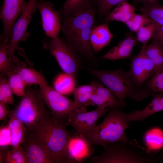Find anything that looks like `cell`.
Listing matches in <instances>:
<instances>
[{"label":"cell","instance_id":"obj_37","mask_svg":"<svg viewBox=\"0 0 163 163\" xmlns=\"http://www.w3.org/2000/svg\"><path fill=\"white\" fill-rule=\"evenodd\" d=\"M11 137L9 128L8 125L0 128V146L1 147L11 145Z\"/></svg>","mask_w":163,"mask_h":163},{"label":"cell","instance_id":"obj_15","mask_svg":"<svg viewBox=\"0 0 163 163\" xmlns=\"http://www.w3.org/2000/svg\"><path fill=\"white\" fill-rule=\"evenodd\" d=\"M21 144L28 163H54L47 150L32 133L29 132Z\"/></svg>","mask_w":163,"mask_h":163},{"label":"cell","instance_id":"obj_14","mask_svg":"<svg viewBox=\"0 0 163 163\" xmlns=\"http://www.w3.org/2000/svg\"><path fill=\"white\" fill-rule=\"evenodd\" d=\"M53 4L46 0L37 1V8L40 13L42 26L47 37L55 38L58 37L61 30L60 13L53 9Z\"/></svg>","mask_w":163,"mask_h":163},{"label":"cell","instance_id":"obj_13","mask_svg":"<svg viewBox=\"0 0 163 163\" xmlns=\"http://www.w3.org/2000/svg\"><path fill=\"white\" fill-rule=\"evenodd\" d=\"M147 43H143L139 53L131 59L129 71L133 79L139 87H143V85L155 72L153 63L145 53Z\"/></svg>","mask_w":163,"mask_h":163},{"label":"cell","instance_id":"obj_8","mask_svg":"<svg viewBox=\"0 0 163 163\" xmlns=\"http://www.w3.org/2000/svg\"><path fill=\"white\" fill-rule=\"evenodd\" d=\"M40 87L41 97L55 118L66 120L71 112L79 109L74 101L66 97L48 85H41Z\"/></svg>","mask_w":163,"mask_h":163},{"label":"cell","instance_id":"obj_34","mask_svg":"<svg viewBox=\"0 0 163 163\" xmlns=\"http://www.w3.org/2000/svg\"><path fill=\"white\" fill-rule=\"evenodd\" d=\"M98 16L105 17L114 7L120 3L129 0H95Z\"/></svg>","mask_w":163,"mask_h":163},{"label":"cell","instance_id":"obj_3","mask_svg":"<svg viewBox=\"0 0 163 163\" xmlns=\"http://www.w3.org/2000/svg\"><path fill=\"white\" fill-rule=\"evenodd\" d=\"M87 69L111 92L123 107L126 106L127 97L139 101L148 97L151 93L145 86H138L129 71H124L122 68L110 71L90 67Z\"/></svg>","mask_w":163,"mask_h":163},{"label":"cell","instance_id":"obj_20","mask_svg":"<svg viewBox=\"0 0 163 163\" xmlns=\"http://www.w3.org/2000/svg\"><path fill=\"white\" fill-rule=\"evenodd\" d=\"M135 11V7L127 1L122 2L117 5L105 17L104 21L107 23L110 21H117L125 24L136 13Z\"/></svg>","mask_w":163,"mask_h":163},{"label":"cell","instance_id":"obj_26","mask_svg":"<svg viewBox=\"0 0 163 163\" xmlns=\"http://www.w3.org/2000/svg\"><path fill=\"white\" fill-rule=\"evenodd\" d=\"M140 10L142 14L152 21L163 26V7L157 2L143 3Z\"/></svg>","mask_w":163,"mask_h":163},{"label":"cell","instance_id":"obj_38","mask_svg":"<svg viewBox=\"0 0 163 163\" xmlns=\"http://www.w3.org/2000/svg\"><path fill=\"white\" fill-rule=\"evenodd\" d=\"M154 23L155 28L153 36L151 39L152 43L159 44L163 46V26Z\"/></svg>","mask_w":163,"mask_h":163},{"label":"cell","instance_id":"obj_21","mask_svg":"<svg viewBox=\"0 0 163 163\" xmlns=\"http://www.w3.org/2000/svg\"><path fill=\"white\" fill-rule=\"evenodd\" d=\"M24 123L11 113L8 125L11 137V145L13 148L19 147L24 138L26 128Z\"/></svg>","mask_w":163,"mask_h":163},{"label":"cell","instance_id":"obj_23","mask_svg":"<svg viewBox=\"0 0 163 163\" xmlns=\"http://www.w3.org/2000/svg\"><path fill=\"white\" fill-rule=\"evenodd\" d=\"M95 5V0H66L59 13L60 15H75Z\"/></svg>","mask_w":163,"mask_h":163},{"label":"cell","instance_id":"obj_39","mask_svg":"<svg viewBox=\"0 0 163 163\" xmlns=\"http://www.w3.org/2000/svg\"><path fill=\"white\" fill-rule=\"evenodd\" d=\"M96 105L97 106H104L108 107L105 102L98 95L94 92L92 94L88 105Z\"/></svg>","mask_w":163,"mask_h":163},{"label":"cell","instance_id":"obj_7","mask_svg":"<svg viewBox=\"0 0 163 163\" xmlns=\"http://www.w3.org/2000/svg\"><path fill=\"white\" fill-rule=\"evenodd\" d=\"M43 46L56 59L64 72L76 79L80 66V56L69 46L66 40L59 37H47L43 41Z\"/></svg>","mask_w":163,"mask_h":163},{"label":"cell","instance_id":"obj_4","mask_svg":"<svg viewBox=\"0 0 163 163\" xmlns=\"http://www.w3.org/2000/svg\"><path fill=\"white\" fill-rule=\"evenodd\" d=\"M109 107L102 121L93 130L84 134L92 144L104 148L114 143L128 141L126 130L129 125V113L118 107Z\"/></svg>","mask_w":163,"mask_h":163},{"label":"cell","instance_id":"obj_25","mask_svg":"<svg viewBox=\"0 0 163 163\" xmlns=\"http://www.w3.org/2000/svg\"><path fill=\"white\" fill-rule=\"evenodd\" d=\"M0 40V72L1 73L5 74L14 71L19 61L16 56L12 57L8 56L7 47L9 41L8 40Z\"/></svg>","mask_w":163,"mask_h":163},{"label":"cell","instance_id":"obj_1","mask_svg":"<svg viewBox=\"0 0 163 163\" xmlns=\"http://www.w3.org/2000/svg\"><path fill=\"white\" fill-rule=\"evenodd\" d=\"M97 12L95 5L76 14L60 15L61 30L67 43L80 56L91 62L97 61L90 42Z\"/></svg>","mask_w":163,"mask_h":163},{"label":"cell","instance_id":"obj_19","mask_svg":"<svg viewBox=\"0 0 163 163\" xmlns=\"http://www.w3.org/2000/svg\"><path fill=\"white\" fill-rule=\"evenodd\" d=\"M18 73L27 85H48L43 75L33 69L27 68L24 62H18L14 70Z\"/></svg>","mask_w":163,"mask_h":163},{"label":"cell","instance_id":"obj_16","mask_svg":"<svg viewBox=\"0 0 163 163\" xmlns=\"http://www.w3.org/2000/svg\"><path fill=\"white\" fill-rule=\"evenodd\" d=\"M137 41L136 39L133 37L129 36L99 58L112 61L131 58L132 50Z\"/></svg>","mask_w":163,"mask_h":163},{"label":"cell","instance_id":"obj_41","mask_svg":"<svg viewBox=\"0 0 163 163\" xmlns=\"http://www.w3.org/2000/svg\"><path fill=\"white\" fill-rule=\"evenodd\" d=\"M135 1L141 2L142 3L149 2H157V0H134Z\"/></svg>","mask_w":163,"mask_h":163},{"label":"cell","instance_id":"obj_30","mask_svg":"<svg viewBox=\"0 0 163 163\" xmlns=\"http://www.w3.org/2000/svg\"><path fill=\"white\" fill-rule=\"evenodd\" d=\"M5 74L13 94L18 97H22L25 91L27 84L14 71L8 72Z\"/></svg>","mask_w":163,"mask_h":163},{"label":"cell","instance_id":"obj_27","mask_svg":"<svg viewBox=\"0 0 163 163\" xmlns=\"http://www.w3.org/2000/svg\"><path fill=\"white\" fill-rule=\"evenodd\" d=\"M93 86L94 92L99 96L106 103L108 107H117L120 109L123 107L111 92L103 85L97 81L90 82Z\"/></svg>","mask_w":163,"mask_h":163},{"label":"cell","instance_id":"obj_22","mask_svg":"<svg viewBox=\"0 0 163 163\" xmlns=\"http://www.w3.org/2000/svg\"><path fill=\"white\" fill-rule=\"evenodd\" d=\"M76 79L70 74L65 72L60 73L54 81L53 88L64 95L73 93L76 88Z\"/></svg>","mask_w":163,"mask_h":163},{"label":"cell","instance_id":"obj_6","mask_svg":"<svg viewBox=\"0 0 163 163\" xmlns=\"http://www.w3.org/2000/svg\"><path fill=\"white\" fill-rule=\"evenodd\" d=\"M41 97L39 90L29 86L11 113L25 124L30 132L51 113Z\"/></svg>","mask_w":163,"mask_h":163},{"label":"cell","instance_id":"obj_29","mask_svg":"<svg viewBox=\"0 0 163 163\" xmlns=\"http://www.w3.org/2000/svg\"><path fill=\"white\" fill-rule=\"evenodd\" d=\"M145 52L147 57L153 63L155 71L163 66V46L152 43L146 45Z\"/></svg>","mask_w":163,"mask_h":163},{"label":"cell","instance_id":"obj_33","mask_svg":"<svg viewBox=\"0 0 163 163\" xmlns=\"http://www.w3.org/2000/svg\"><path fill=\"white\" fill-rule=\"evenodd\" d=\"M3 158L6 163H28L25 153L21 145L8 151Z\"/></svg>","mask_w":163,"mask_h":163},{"label":"cell","instance_id":"obj_18","mask_svg":"<svg viewBox=\"0 0 163 163\" xmlns=\"http://www.w3.org/2000/svg\"><path fill=\"white\" fill-rule=\"evenodd\" d=\"M151 94L152 100L145 108L129 113V121H142L149 116L163 110V92Z\"/></svg>","mask_w":163,"mask_h":163},{"label":"cell","instance_id":"obj_32","mask_svg":"<svg viewBox=\"0 0 163 163\" xmlns=\"http://www.w3.org/2000/svg\"><path fill=\"white\" fill-rule=\"evenodd\" d=\"M145 87L152 93L163 92V66L155 71Z\"/></svg>","mask_w":163,"mask_h":163},{"label":"cell","instance_id":"obj_10","mask_svg":"<svg viewBox=\"0 0 163 163\" xmlns=\"http://www.w3.org/2000/svg\"><path fill=\"white\" fill-rule=\"evenodd\" d=\"M107 107L97 106L95 110L86 112L79 109L71 112L66 119L67 126H71L78 133L85 134L97 126L98 120L108 111Z\"/></svg>","mask_w":163,"mask_h":163},{"label":"cell","instance_id":"obj_28","mask_svg":"<svg viewBox=\"0 0 163 163\" xmlns=\"http://www.w3.org/2000/svg\"><path fill=\"white\" fill-rule=\"evenodd\" d=\"M94 91V88L90 84L75 88L73 93L74 101L78 109L88 105L91 97Z\"/></svg>","mask_w":163,"mask_h":163},{"label":"cell","instance_id":"obj_36","mask_svg":"<svg viewBox=\"0 0 163 163\" xmlns=\"http://www.w3.org/2000/svg\"><path fill=\"white\" fill-rule=\"evenodd\" d=\"M155 28V24L152 21L150 24L141 27L136 33L137 41L142 44L147 43L152 38Z\"/></svg>","mask_w":163,"mask_h":163},{"label":"cell","instance_id":"obj_9","mask_svg":"<svg viewBox=\"0 0 163 163\" xmlns=\"http://www.w3.org/2000/svg\"><path fill=\"white\" fill-rule=\"evenodd\" d=\"M37 0H29L12 28L7 51L9 56H16L15 52L19 44L24 40L27 29L37 8Z\"/></svg>","mask_w":163,"mask_h":163},{"label":"cell","instance_id":"obj_5","mask_svg":"<svg viewBox=\"0 0 163 163\" xmlns=\"http://www.w3.org/2000/svg\"><path fill=\"white\" fill-rule=\"evenodd\" d=\"M135 141L118 142L104 148L99 155L92 157L90 163H150L153 162L152 154H145L144 148Z\"/></svg>","mask_w":163,"mask_h":163},{"label":"cell","instance_id":"obj_12","mask_svg":"<svg viewBox=\"0 0 163 163\" xmlns=\"http://www.w3.org/2000/svg\"><path fill=\"white\" fill-rule=\"evenodd\" d=\"M94 145L84 134L70 133L67 148L69 163L83 162L94 152Z\"/></svg>","mask_w":163,"mask_h":163},{"label":"cell","instance_id":"obj_24","mask_svg":"<svg viewBox=\"0 0 163 163\" xmlns=\"http://www.w3.org/2000/svg\"><path fill=\"white\" fill-rule=\"evenodd\" d=\"M144 141L147 153L161 149L163 147V131L157 127L149 129L145 134Z\"/></svg>","mask_w":163,"mask_h":163},{"label":"cell","instance_id":"obj_2","mask_svg":"<svg viewBox=\"0 0 163 163\" xmlns=\"http://www.w3.org/2000/svg\"><path fill=\"white\" fill-rule=\"evenodd\" d=\"M67 126L66 120L51 114L31 132L44 146L54 163H69L67 148L70 133Z\"/></svg>","mask_w":163,"mask_h":163},{"label":"cell","instance_id":"obj_11","mask_svg":"<svg viewBox=\"0 0 163 163\" xmlns=\"http://www.w3.org/2000/svg\"><path fill=\"white\" fill-rule=\"evenodd\" d=\"M27 3L26 0H3L0 13L3 25L0 40L9 41L13 27Z\"/></svg>","mask_w":163,"mask_h":163},{"label":"cell","instance_id":"obj_31","mask_svg":"<svg viewBox=\"0 0 163 163\" xmlns=\"http://www.w3.org/2000/svg\"><path fill=\"white\" fill-rule=\"evenodd\" d=\"M5 74L1 73L0 77V103L13 104L14 98L13 92L9 85L7 77Z\"/></svg>","mask_w":163,"mask_h":163},{"label":"cell","instance_id":"obj_35","mask_svg":"<svg viewBox=\"0 0 163 163\" xmlns=\"http://www.w3.org/2000/svg\"><path fill=\"white\" fill-rule=\"evenodd\" d=\"M151 22L150 19L142 14H138L135 13L125 24L131 31L136 33L141 27Z\"/></svg>","mask_w":163,"mask_h":163},{"label":"cell","instance_id":"obj_40","mask_svg":"<svg viewBox=\"0 0 163 163\" xmlns=\"http://www.w3.org/2000/svg\"><path fill=\"white\" fill-rule=\"evenodd\" d=\"M6 104L0 103V120H4L7 116L9 111L5 106Z\"/></svg>","mask_w":163,"mask_h":163},{"label":"cell","instance_id":"obj_17","mask_svg":"<svg viewBox=\"0 0 163 163\" xmlns=\"http://www.w3.org/2000/svg\"><path fill=\"white\" fill-rule=\"evenodd\" d=\"M113 36L107 23L93 26L91 34L90 42L94 53H97L109 45Z\"/></svg>","mask_w":163,"mask_h":163}]
</instances>
